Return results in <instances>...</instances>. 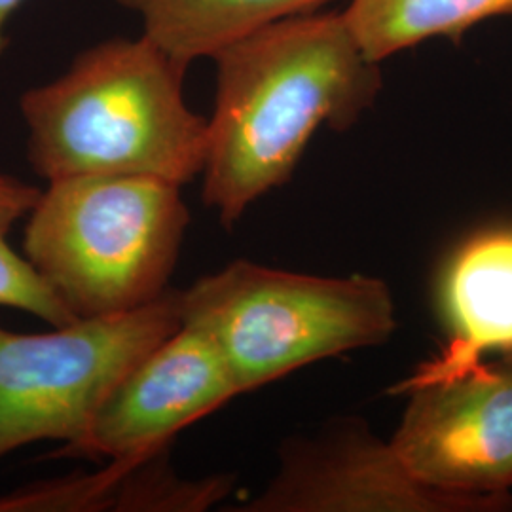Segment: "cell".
Returning <instances> with one entry per match:
<instances>
[{
  "instance_id": "3957f363",
  "label": "cell",
  "mask_w": 512,
  "mask_h": 512,
  "mask_svg": "<svg viewBox=\"0 0 512 512\" xmlns=\"http://www.w3.org/2000/svg\"><path fill=\"white\" fill-rule=\"evenodd\" d=\"M179 184L133 175L50 181L23 256L74 319L141 310L171 287L190 224Z\"/></svg>"
},
{
  "instance_id": "7a4b0ae2",
  "label": "cell",
  "mask_w": 512,
  "mask_h": 512,
  "mask_svg": "<svg viewBox=\"0 0 512 512\" xmlns=\"http://www.w3.org/2000/svg\"><path fill=\"white\" fill-rule=\"evenodd\" d=\"M183 67L143 37L112 38L21 95L27 154L46 183L88 175L192 183L202 175L207 118L184 101Z\"/></svg>"
},
{
  "instance_id": "ba28073f",
  "label": "cell",
  "mask_w": 512,
  "mask_h": 512,
  "mask_svg": "<svg viewBox=\"0 0 512 512\" xmlns=\"http://www.w3.org/2000/svg\"><path fill=\"white\" fill-rule=\"evenodd\" d=\"M241 512H480L488 507L437 494L406 471L391 442L365 421H332L315 437L287 440L279 465Z\"/></svg>"
},
{
  "instance_id": "4fadbf2b",
  "label": "cell",
  "mask_w": 512,
  "mask_h": 512,
  "mask_svg": "<svg viewBox=\"0 0 512 512\" xmlns=\"http://www.w3.org/2000/svg\"><path fill=\"white\" fill-rule=\"evenodd\" d=\"M38 196L37 186L0 173V308L27 311L54 327H61L76 321L73 313L57 300L8 239L19 220L27 219Z\"/></svg>"
},
{
  "instance_id": "9a60e30c",
  "label": "cell",
  "mask_w": 512,
  "mask_h": 512,
  "mask_svg": "<svg viewBox=\"0 0 512 512\" xmlns=\"http://www.w3.org/2000/svg\"><path fill=\"white\" fill-rule=\"evenodd\" d=\"M501 363L512 366V348L507 351H501Z\"/></svg>"
},
{
  "instance_id": "5b68a950",
  "label": "cell",
  "mask_w": 512,
  "mask_h": 512,
  "mask_svg": "<svg viewBox=\"0 0 512 512\" xmlns=\"http://www.w3.org/2000/svg\"><path fill=\"white\" fill-rule=\"evenodd\" d=\"M179 327L177 289L141 310L50 332L0 325V459L42 440L80 442L114 385Z\"/></svg>"
},
{
  "instance_id": "5bb4252c",
  "label": "cell",
  "mask_w": 512,
  "mask_h": 512,
  "mask_svg": "<svg viewBox=\"0 0 512 512\" xmlns=\"http://www.w3.org/2000/svg\"><path fill=\"white\" fill-rule=\"evenodd\" d=\"M23 2L25 0H0V57H2L6 46H8L6 27H8L10 19L16 14V10H18Z\"/></svg>"
},
{
  "instance_id": "6da1fadb",
  "label": "cell",
  "mask_w": 512,
  "mask_h": 512,
  "mask_svg": "<svg viewBox=\"0 0 512 512\" xmlns=\"http://www.w3.org/2000/svg\"><path fill=\"white\" fill-rule=\"evenodd\" d=\"M202 200L232 230L289 183L317 129L346 131L382 92L380 63L361 52L342 12L277 19L213 57Z\"/></svg>"
},
{
  "instance_id": "8fae6325",
  "label": "cell",
  "mask_w": 512,
  "mask_h": 512,
  "mask_svg": "<svg viewBox=\"0 0 512 512\" xmlns=\"http://www.w3.org/2000/svg\"><path fill=\"white\" fill-rule=\"evenodd\" d=\"M143 21V37L179 67L215 57L277 19L321 10L332 0H118Z\"/></svg>"
},
{
  "instance_id": "7c38bea8",
  "label": "cell",
  "mask_w": 512,
  "mask_h": 512,
  "mask_svg": "<svg viewBox=\"0 0 512 512\" xmlns=\"http://www.w3.org/2000/svg\"><path fill=\"white\" fill-rule=\"evenodd\" d=\"M372 63L433 38L458 42L478 23L512 16V0H349L342 12Z\"/></svg>"
},
{
  "instance_id": "9c48e42d",
  "label": "cell",
  "mask_w": 512,
  "mask_h": 512,
  "mask_svg": "<svg viewBox=\"0 0 512 512\" xmlns=\"http://www.w3.org/2000/svg\"><path fill=\"white\" fill-rule=\"evenodd\" d=\"M440 302L450 327L446 348L389 393L456 378L486 353L512 348V228L484 230L459 247L444 268Z\"/></svg>"
},
{
  "instance_id": "8992f818",
  "label": "cell",
  "mask_w": 512,
  "mask_h": 512,
  "mask_svg": "<svg viewBox=\"0 0 512 512\" xmlns=\"http://www.w3.org/2000/svg\"><path fill=\"white\" fill-rule=\"evenodd\" d=\"M406 395L389 440L406 471L437 494L503 509L512 490V366L480 363Z\"/></svg>"
},
{
  "instance_id": "30bf717a",
  "label": "cell",
  "mask_w": 512,
  "mask_h": 512,
  "mask_svg": "<svg viewBox=\"0 0 512 512\" xmlns=\"http://www.w3.org/2000/svg\"><path fill=\"white\" fill-rule=\"evenodd\" d=\"M236 478L213 475L183 478L169 448L110 459L90 475L42 480L0 495V512L207 511L224 501Z\"/></svg>"
},
{
  "instance_id": "52a82bcc",
  "label": "cell",
  "mask_w": 512,
  "mask_h": 512,
  "mask_svg": "<svg viewBox=\"0 0 512 512\" xmlns=\"http://www.w3.org/2000/svg\"><path fill=\"white\" fill-rule=\"evenodd\" d=\"M236 397L241 393L217 346L181 325L114 385L86 437L50 456L110 461L169 448L186 427Z\"/></svg>"
},
{
  "instance_id": "277c9868",
  "label": "cell",
  "mask_w": 512,
  "mask_h": 512,
  "mask_svg": "<svg viewBox=\"0 0 512 512\" xmlns=\"http://www.w3.org/2000/svg\"><path fill=\"white\" fill-rule=\"evenodd\" d=\"M177 294L181 325L217 346L241 395L380 346L397 329L393 293L370 275L298 274L239 258Z\"/></svg>"
}]
</instances>
